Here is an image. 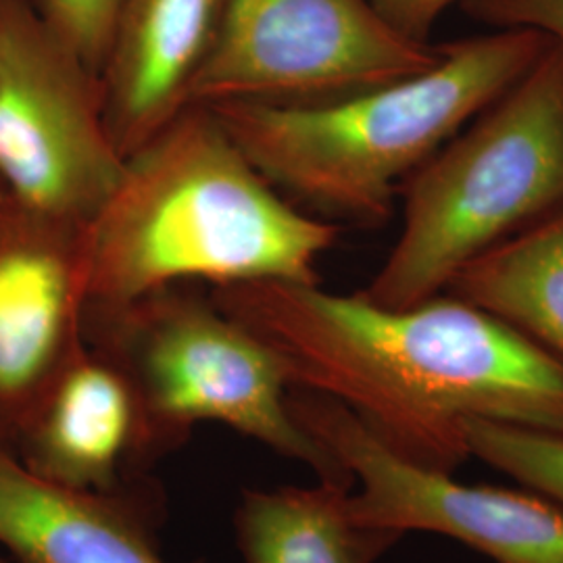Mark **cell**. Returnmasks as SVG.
Listing matches in <instances>:
<instances>
[{"label":"cell","instance_id":"obj_1","mask_svg":"<svg viewBox=\"0 0 563 563\" xmlns=\"http://www.w3.org/2000/svg\"><path fill=\"white\" fill-rule=\"evenodd\" d=\"M213 301L276 355L290 388L341 402L407 462L455 474L467 422L563 434V365L449 292L383 307L362 290L246 282Z\"/></svg>","mask_w":563,"mask_h":563},{"label":"cell","instance_id":"obj_2","mask_svg":"<svg viewBox=\"0 0 563 563\" xmlns=\"http://www.w3.org/2000/svg\"><path fill=\"white\" fill-rule=\"evenodd\" d=\"M88 230V305L176 284H318L339 225L288 201L209 107H188L125 157Z\"/></svg>","mask_w":563,"mask_h":563},{"label":"cell","instance_id":"obj_3","mask_svg":"<svg viewBox=\"0 0 563 563\" xmlns=\"http://www.w3.org/2000/svg\"><path fill=\"white\" fill-rule=\"evenodd\" d=\"M528 27L441 44L422 74L318 104L222 102L213 113L265 180L334 223L383 228L402 181L537 63Z\"/></svg>","mask_w":563,"mask_h":563},{"label":"cell","instance_id":"obj_4","mask_svg":"<svg viewBox=\"0 0 563 563\" xmlns=\"http://www.w3.org/2000/svg\"><path fill=\"white\" fill-rule=\"evenodd\" d=\"M401 232L362 292L383 307L443 295L463 265L563 207V48L402 181Z\"/></svg>","mask_w":563,"mask_h":563},{"label":"cell","instance_id":"obj_5","mask_svg":"<svg viewBox=\"0 0 563 563\" xmlns=\"http://www.w3.org/2000/svg\"><path fill=\"white\" fill-rule=\"evenodd\" d=\"M84 339L130 384L141 413V472L180 449L199 423H223L318 483L353 488L342 463L290 411L276 355L211 292L176 284L121 305H88Z\"/></svg>","mask_w":563,"mask_h":563},{"label":"cell","instance_id":"obj_6","mask_svg":"<svg viewBox=\"0 0 563 563\" xmlns=\"http://www.w3.org/2000/svg\"><path fill=\"white\" fill-rule=\"evenodd\" d=\"M439 59L441 44L405 38L372 0H228L188 107L336 101Z\"/></svg>","mask_w":563,"mask_h":563},{"label":"cell","instance_id":"obj_7","mask_svg":"<svg viewBox=\"0 0 563 563\" xmlns=\"http://www.w3.org/2000/svg\"><path fill=\"white\" fill-rule=\"evenodd\" d=\"M125 159L102 113L99 76L32 0H0V186L55 218L88 223Z\"/></svg>","mask_w":563,"mask_h":563},{"label":"cell","instance_id":"obj_8","mask_svg":"<svg viewBox=\"0 0 563 563\" xmlns=\"http://www.w3.org/2000/svg\"><path fill=\"white\" fill-rule=\"evenodd\" d=\"M290 411L342 463L346 514L372 530L451 539L495 563H563V507L530 488L462 483L397 455L341 402L290 388Z\"/></svg>","mask_w":563,"mask_h":563},{"label":"cell","instance_id":"obj_9","mask_svg":"<svg viewBox=\"0 0 563 563\" xmlns=\"http://www.w3.org/2000/svg\"><path fill=\"white\" fill-rule=\"evenodd\" d=\"M86 225L0 190V439L11 444L86 349Z\"/></svg>","mask_w":563,"mask_h":563},{"label":"cell","instance_id":"obj_10","mask_svg":"<svg viewBox=\"0 0 563 563\" xmlns=\"http://www.w3.org/2000/svg\"><path fill=\"white\" fill-rule=\"evenodd\" d=\"M142 481L111 493L53 483L0 439V544L21 563H167L159 490Z\"/></svg>","mask_w":563,"mask_h":563},{"label":"cell","instance_id":"obj_11","mask_svg":"<svg viewBox=\"0 0 563 563\" xmlns=\"http://www.w3.org/2000/svg\"><path fill=\"white\" fill-rule=\"evenodd\" d=\"M228 0H123L102 63V113L125 159L188 109Z\"/></svg>","mask_w":563,"mask_h":563},{"label":"cell","instance_id":"obj_12","mask_svg":"<svg viewBox=\"0 0 563 563\" xmlns=\"http://www.w3.org/2000/svg\"><path fill=\"white\" fill-rule=\"evenodd\" d=\"M141 441L130 384L86 344L13 446L46 481L111 493L141 478Z\"/></svg>","mask_w":563,"mask_h":563},{"label":"cell","instance_id":"obj_13","mask_svg":"<svg viewBox=\"0 0 563 563\" xmlns=\"http://www.w3.org/2000/svg\"><path fill=\"white\" fill-rule=\"evenodd\" d=\"M563 365V207L463 265L444 290Z\"/></svg>","mask_w":563,"mask_h":563},{"label":"cell","instance_id":"obj_14","mask_svg":"<svg viewBox=\"0 0 563 563\" xmlns=\"http://www.w3.org/2000/svg\"><path fill=\"white\" fill-rule=\"evenodd\" d=\"M334 484L244 490L234 514L244 563H376L402 537L357 526Z\"/></svg>","mask_w":563,"mask_h":563},{"label":"cell","instance_id":"obj_15","mask_svg":"<svg viewBox=\"0 0 563 563\" xmlns=\"http://www.w3.org/2000/svg\"><path fill=\"white\" fill-rule=\"evenodd\" d=\"M472 457L563 507V434L514 423L470 420Z\"/></svg>","mask_w":563,"mask_h":563},{"label":"cell","instance_id":"obj_16","mask_svg":"<svg viewBox=\"0 0 563 563\" xmlns=\"http://www.w3.org/2000/svg\"><path fill=\"white\" fill-rule=\"evenodd\" d=\"M123 0H32L46 25L80 57L97 76Z\"/></svg>","mask_w":563,"mask_h":563},{"label":"cell","instance_id":"obj_17","mask_svg":"<svg viewBox=\"0 0 563 563\" xmlns=\"http://www.w3.org/2000/svg\"><path fill=\"white\" fill-rule=\"evenodd\" d=\"M460 7L495 30H537L563 48V0H463Z\"/></svg>","mask_w":563,"mask_h":563},{"label":"cell","instance_id":"obj_18","mask_svg":"<svg viewBox=\"0 0 563 563\" xmlns=\"http://www.w3.org/2000/svg\"><path fill=\"white\" fill-rule=\"evenodd\" d=\"M463 0H372L374 9L395 32L416 42H430V34L446 9Z\"/></svg>","mask_w":563,"mask_h":563},{"label":"cell","instance_id":"obj_19","mask_svg":"<svg viewBox=\"0 0 563 563\" xmlns=\"http://www.w3.org/2000/svg\"><path fill=\"white\" fill-rule=\"evenodd\" d=\"M0 563H7V562H4V560H0Z\"/></svg>","mask_w":563,"mask_h":563},{"label":"cell","instance_id":"obj_20","mask_svg":"<svg viewBox=\"0 0 563 563\" xmlns=\"http://www.w3.org/2000/svg\"><path fill=\"white\" fill-rule=\"evenodd\" d=\"M0 190H2V186H0Z\"/></svg>","mask_w":563,"mask_h":563}]
</instances>
